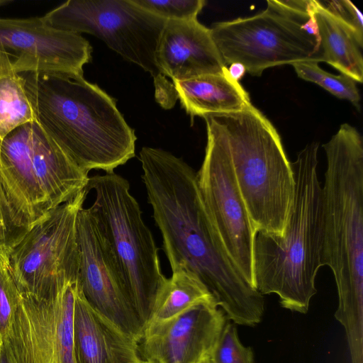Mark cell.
Masks as SVG:
<instances>
[{
    "label": "cell",
    "mask_w": 363,
    "mask_h": 363,
    "mask_svg": "<svg viewBox=\"0 0 363 363\" xmlns=\"http://www.w3.org/2000/svg\"><path fill=\"white\" fill-rule=\"evenodd\" d=\"M139 160L171 269L183 267L194 273L234 323L258 324L264 311V296L229 259L205 209L195 170L160 148L143 147Z\"/></svg>",
    "instance_id": "obj_1"
},
{
    "label": "cell",
    "mask_w": 363,
    "mask_h": 363,
    "mask_svg": "<svg viewBox=\"0 0 363 363\" xmlns=\"http://www.w3.org/2000/svg\"><path fill=\"white\" fill-rule=\"evenodd\" d=\"M21 74L35 121L83 170L113 173L135 157L134 130L96 84L83 76Z\"/></svg>",
    "instance_id": "obj_2"
},
{
    "label": "cell",
    "mask_w": 363,
    "mask_h": 363,
    "mask_svg": "<svg viewBox=\"0 0 363 363\" xmlns=\"http://www.w3.org/2000/svg\"><path fill=\"white\" fill-rule=\"evenodd\" d=\"M326 156L323 190L322 264L330 268L337 286L336 319L347 341L362 339L363 140L348 123L323 145Z\"/></svg>",
    "instance_id": "obj_3"
},
{
    "label": "cell",
    "mask_w": 363,
    "mask_h": 363,
    "mask_svg": "<svg viewBox=\"0 0 363 363\" xmlns=\"http://www.w3.org/2000/svg\"><path fill=\"white\" fill-rule=\"evenodd\" d=\"M319 143L306 145L291 162L295 192L282 236L255 233L253 244L255 288L274 294L281 306L306 313L317 293L315 279L322 264L323 190L318 174Z\"/></svg>",
    "instance_id": "obj_4"
},
{
    "label": "cell",
    "mask_w": 363,
    "mask_h": 363,
    "mask_svg": "<svg viewBox=\"0 0 363 363\" xmlns=\"http://www.w3.org/2000/svg\"><path fill=\"white\" fill-rule=\"evenodd\" d=\"M216 116L253 229L282 236L295 192V179L281 138L252 104Z\"/></svg>",
    "instance_id": "obj_5"
},
{
    "label": "cell",
    "mask_w": 363,
    "mask_h": 363,
    "mask_svg": "<svg viewBox=\"0 0 363 363\" xmlns=\"http://www.w3.org/2000/svg\"><path fill=\"white\" fill-rule=\"evenodd\" d=\"M0 180L27 232L53 209L86 189L89 177L34 121L19 126L1 140Z\"/></svg>",
    "instance_id": "obj_6"
},
{
    "label": "cell",
    "mask_w": 363,
    "mask_h": 363,
    "mask_svg": "<svg viewBox=\"0 0 363 363\" xmlns=\"http://www.w3.org/2000/svg\"><path fill=\"white\" fill-rule=\"evenodd\" d=\"M87 190L94 191L91 208L145 327L168 281L152 234L124 177L114 172L95 175L89 177Z\"/></svg>",
    "instance_id": "obj_7"
},
{
    "label": "cell",
    "mask_w": 363,
    "mask_h": 363,
    "mask_svg": "<svg viewBox=\"0 0 363 363\" xmlns=\"http://www.w3.org/2000/svg\"><path fill=\"white\" fill-rule=\"evenodd\" d=\"M262 12L216 23L212 38L225 64H242L253 76L267 68L320 62L312 0H268Z\"/></svg>",
    "instance_id": "obj_8"
},
{
    "label": "cell",
    "mask_w": 363,
    "mask_h": 363,
    "mask_svg": "<svg viewBox=\"0 0 363 363\" xmlns=\"http://www.w3.org/2000/svg\"><path fill=\"white\" fill-rule=\"evenodd\" d=\"M52 26L77 34L96 36L112 50L154 78L157 99L172 98L173 84L162 75L156 51L166 20L140 8L132 0H69L44 16Z\"/></svg>",
    "instance_id": "obj_9"
},
{
    "label": "cell",
    "mask_w": 363,
    "mask_h": 363,
    "mask_svg": "<svg viewBox=\"0 0 363 363\" xmlns=\"http://www.w3.org/2000/svg\"><path fill=\"white\" fill-rule=\"evenodd\" d=\"M89 191L57 206L7 248L11 274L21 295L48 298L79 280L76 220Z\"/></svg>",
    "instance_id": "obj_10"
},
{
    "label": "cell",
    "mask_w": 363,
    "mask_h": 363,
    "mask_svg": "<svg viewBox=\"0 0 363 363\" xmlns=\"http://www.w3.org/2000/svg\"><path fill=\"white\" fill-rule=\"evenodd\" d=\"M204 119L207 144L202 164L196 172L199 191L229 259L245 280L255 288V232L239 190L218 120L215 115Z\"/></svg>",
    "instance_id": "obj_11"
},
{
    "label": "cell",
    "mask_w": 363,
    "mask_h": 363,
    "mask_svg": "<svg viewBox=\"0 0 363 363\" xmlns=\"http://www.w3.org/2000/svg\"><path fill=\"white\" fill-rule=\"evenodd\" d=\"M77 282L48 298L21 295L4 341L16 363H77L73 313Z\"/></svg>",
    "instance_id": "obj_12"
},
{
    "label": "cell",
    "mask_w": 363,
    "mask_h": 363,
    "mask_svg": "<svg viewBox=\"0 0 363 363\" xmlns=\"http://www.w3.org/2000/svg\"><path fill=\"white\" fill-rule=\"evenodd\" d=\"M78 283L88 303L138 342L143 325L133 305L92 208L82 207L76 220Z\"/></svg>",
    "instance_id": "obj_13"
},
{
    "label": "cell",
    "mask_w": 363,
    "mask_h": 363,
    "mask_svg": "<svg viewBox=\"0 0 363 363\" xmlns=\"http://www.w3.org/2000/svg\"><path fill=\"white\" fill-rule=\"evenodd\" d=\"M0 44L18 74L83 76L92 48L81 35L56 28L44 17L0 18Z\"/></svg>",
    "instance_id": "obj_14"
},
{
    "label": "cell",
    "mask_w": 363,
    "mask_h": 363,
    "mask_svg": "<svg viewBox=\"0 0 363 363\" xmlns=\"http://www.w3.org/2000/svg\"><path fill=\"white\" fill-rule=\"evenodd\" d=\"M226 320L211 300L167 320L150 321L138 342L140 354L156 363H201L209 357Z\"/></svg>",
    "instance_id": "obj_15"
},
{
    "label": "cell",
    "mask_w": 363,
    "mask_h": 363,
    "mask_svg": "<svg viewBox=\"0 0 363 363\" xmlns=\"http://www.w3.org/2000/svg\"><path fill=\"white\" fill-rule=\"evenodd\" d=\"M156 62L162 75L174 80L227 70L210 28L197 18L167 21L160 37Z\"/></svg>",
    "instance_id": "obj_16"
},
{
    "label": "cell",
    "mask_w": 363,
    "mask_h": 363,
    "mask_svg": "<svg viewBox=\"0 0 363 363\" xmlns=\"http://www.w3.org/2000/svg\"><path fill=\"white\" fill-rule=\"evenodd\" d=\"M73 340L77 363H145L138 342L94 309L77 282Z\"/></svg>",
    "instance_id": "obj_17"
},
{
    "label": "cell",
    "mask_w": 363,
    "mask_h": 363,
    "mask_svg": "<svg viewBox=\"0 0 363 363\" xmlns=\"http://www.w3.org/2000/svg\"><path fill=\"white\" fill-rule=\"evenodd\" d=\"M172 82L177 99L192 117L238 112L251 105L248 94L228 69L220 74Z\"/></svg>",
    "instance_id": "obj_18"
},
{
    "label": "cell",
    "mask_w": 363,
    "mask_h": 363,
    "mask_svg": "<svg viewBox=\"0 0 363 363\" xmlns=\"http://www.w3.org/2000/svg\"><path fill=\"white\" fill-rule=\"evenodd\" d=\"M312 13L318 28L320 62L362 83L363 37L315 0H312Z\"/></svg>",
    "instance_id": "obj_19"
},
{
    "label": "cell",
    "mask_w": 363,
    "mask_h": 363,
    "mask_svg": "<svg viewBox=\"0 0 363 363\" xmlns=\"http://www.w3.org/2000/svg\"><path fill=\"white\" fill-rule=\"evenodd\" d=\"M172 272L171 277L168 278L155 303L150 321L167 320L196 304L215 300L204 284L190 270L177 267Z\"/></svg>",
    "instance_id": "obj_20"
},
{
    "label": "cell",
    "mask_w": 363,
    "mask_h": 363,
    "mask_svg": "<svg viewBox=\"0 0 363 363\" xmlns=\"http://www.w3.org/2000/svg\"><path fill=\"white\" fill-rule=\"evenodd\" d=\"M35 121L24 79L13 71L0 75V139L24 124Z\"/></svg>",
    "instance_id": "obj_21"
},
{
    "label": "cell",
    "mask_w": 363,
    "mask_h": 363,
    "mask_svg": "<svg viewBox=\"0 0 363 363\" xmlns=\"http://www.w3.org/2000/svg\"><path fill=\"white\" fill-rule=\"evenodd\" d=\"M316 62L308 61L292 65L297 75L313 82L335 96L351 102L357 109L360 107V95L356 82L350 77L334 75L322 69Z\"/></svg>",
    "instance_id": "obj_22"
},
{
    "label": "cell",
    "mask_w": 363,
    "mask_h": 363,
    "mask_svg": "<svg viewBox=\"0 0 363 363\" xmlns=\"http://www.w3.org/2000/svg\"><path fill=\"white\" fill-rule=\"evenodd\" d=\"M21 301V294L11 274L7 247L0 246V339L2 342L13 323Z\"/></svg>",
    "instance_id": "obj_23"
},
{
    "label": "cell",
    "mask_w": 363,
    "mask_h": 363,
    "mask_svg": "<svg viewBox=\"0 0 363 363\" xmlns=\"http://www.w3.org/2000/svg\"><path fill=\"white\" fill-rule=\"evenodd\" d=\"M210 363H254L250 347L244 346L233 323L225 322L210 355Z\"/></svg>",
    "instance_id": "obj_24"
},
{
    "label": "cell",
    "mask_w": 363,
    "mask_h": 363,
    "mask_svg": "<svg viewBox=\"0 0 363 363\" xmlns=\"http://www.w3.org/2000/svg\"><path fill=\"white\" fill-rule=\"evenodd\" d=\"M152 14L166 21L196 19L206 1L203 0H132Z\"/></svg>",
    "instance_id": "obj_25"
},
{
    "label": "cell",
    "mask_w": 363,
    "mask_h": 363,
    "mask_svg": "<svg viewBox=\"0 0 363 363\" xmlns=\"http://www.w3.org/2000/svg\"><path fill=\"white\" fill-rule=\"evenodd\" d=\"M1 142L0 139V145ZM26 233L12 210L0 180V246L10 247Z\"/></svg>",
    "instance_id": "obj_26"
},
{
    "label": "cell",
    "mask_w": 363,
    "mask_h": 363,
    "mask_svg": "<svg viewBox=\"0 0 363 363\" xmlns=\"http://www.w3.org/2000/svg\"><path fill=\"white\" fill-rule=\"evenodd\" d=\"M330 13L352 27L363 37V19L359 10L349 0L317 1Z\"/></svg>",
    "instance_id": "obj_27"
},
{
    "label": "cell",
    "mask_w": 363,
    "mask_h": 363,
    "mask_svg": "<svg viewBox=\"0 0 363 363\" xmlns=\"http://www.w3.org/2000/svg\"><path fill=\"white\" fill-rule=\"evenodd\" d=\"M11 71L13 70L11 67V60L0 44V75Z\"/></svg>",
    "instance_id": "obj_28"
},
{
    "label": "cell",
    "mask_w": 363,
    "mask_h": 363,
    "mask_svg": "<svg viewBox=\"0 0 363 363\" xmlns=\"http://www.w3.org/2000/svg\"><path fill=\"white\" fill-rule=\"evenodd\" d=\"M230 76L235 81L239 80L245 75L246 69L240 63H233L228 68Z\"/></svg>",
    "instance_id": "obj_29"
},
{
    "label": "cell",
    "mask_w": 363,
    "mask_h": 363,
    "mask_svg": "<svg viewBox=\"0 0 363 363\" xmlns=\"http://www.w3.org/2000/svg\"><path fill=\"white\" fill-rule=\"evenodd\" d=\"M0 363H16L5 343H3L1 347Z\"/></svg>",
    "instance_id": "obj_30"
},
{
    "label": "cell",
    "mask_w": 363,
    "mask_h": 363,
    "mask_svg": "<svg viewBox=\"0 0 363 363\" xmlns=\"http://www.w3.org/2000/svg\"><path fill=\"white\" fill-rule=\"evenodd\" d=\"M10 2H11V1H9V0H0V6L7 4Z\"/></svg>",
    "instance_id": "obj_31"
},
{
    "label": "cell",
    "mask_w": 363,
    "mask_h": 363,
    "mask_svg": "<svg viewBox=\"0 0 363 363\" xmlns=\"http://www.w3.org/2000/svg\"><path fill=\"white\" fill-rule=\"evenodd\" d=\"M201 363H210L209 362V357L205 359L203 361H202Z\"/></svg>",
    "instance_id": "obj_32"
},
{
    "label": "cell",
    "mask_w": 363,
    "mask_h": 363,
    "mask_svg": "<svg viewBox=\"0 0 363 363\" xmlns=\"http://www.w3.org/2000/svg\"><path fill=\"white\" fill-rule=\"evenodd\" d=\"M3 343L4 342H2L1 339H0V352H1V347H2Z\"/></svg>",
    "instance_id": "obj_33"
},
{
    "label": "cell",
    "mask_w": 363,
    "mask_h": 363,
    "mask_svg": "<svg viewBox=\"0 0 363 363\" xmlns=\"http://www.w3.org/2000/svg\"><path fill=\"white\" fill-rule=\"evenodd\" d=\"M145 363H156V362H152V361H145Z\"/></svg>",
    "instance_id": "obj_34"
}]
</instances>
